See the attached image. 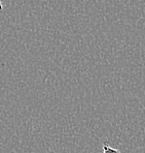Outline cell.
Masks as SVG:
<instances>
[{
  "mask_svg": "<svg viewBox=\"0 0 145 153\" xmlns=\"http://www.w3.org/2000/svg\"><path fill=\"white\" fill-rule=\"evenodd\" d=\"M103 153H120L119 150L115 149V148H112L108 145L107 143H104L103 145Z\"/></svg>",
  "mask_w": 145,
  "mask_h": 153,
  "instance_id": "cell-1",
  "label": "cell"
},
{
  "mask_svg": "<svg viewBox=\"0 0 145 153\" xmlns=\"http://www.w3.org/2000/svg\"><path fill=\"white\" fill-rule=\"evenodd\" d=\"M3 10V5H2V0H0V12Z\"/></svg>",
  "mask_w": 145,
  "mask_h": 153,
  "instance_id": "cell-2",
  "label": "cell"
}]
</instances>
